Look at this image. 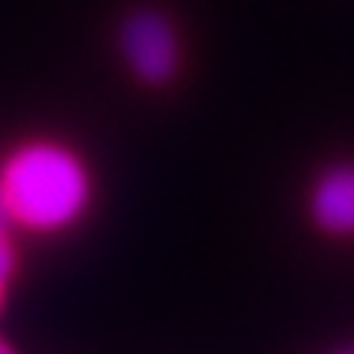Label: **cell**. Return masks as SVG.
<instances>
[{"mask_svg":"<svg viewBox=\"0 0 354 354\" xmlns=\"http://www.w3.org/2000/svg\"><path fill=\"white\" fill-rule=\"evenodd\" d=\"M18 269V251H15V242L9 236V227L0 225V286H6L12 281V274Z\"/></svg>","mask_w":354,"mask_h":354,"instance_id":"277c9868","label":"cell"},{"mask_svg":"<svg viewBox=\"0 0 354 354\" xmlns=\"http://www.w3.org/2000/svg\"><path fill=\"white\" fill-rule=\"evenodd\" d=\"M3 290H6V286H0V307H3Z\"/></svg>","mask_w":354,"mask_h":354,"instance_id":"52a82bcc","label":"cell"},{"mask_svg":"<svg viewBox=\"0 0 354 354\" xmlns=\"http://www.w3.org/2000/svg\"><path fill=\"white\" fill-rule=\"evenodd\" d=\"M118 50L130 74L145 86H165L180 68V39L157 9H136L118 30Z\"/></svg>","mask_w":354,"mask_h":354,"instance_id":"7a4b0ae2","label":"cell"},{"mask_svg":"<svg viewBox=\"0 0 354 354\" xmlns=\"http://www.w3.org/2000/svg\"><path fill=\"white\" fill-rule=\"evenodd\" d=\"M0 354H15V348L9 346V342H6L3 337H0Z\"/></svg>","mask_w":354,"mask_h":354,"instance_id":"8992f818","label":"cell"},{"mask_svg":"<svg viewBox=\"0 0 354 354\" xmlns=\"http://www.w3.org/2000/svg\"><path fill=\"white\" fill-rule=\"evenodd\" d=\"M310 218L328 236H354V162L319 174L310 189Z\"/></svg>","mask_w":354,"mask_h":354,"instance_id":"3957f363","label":"cell"},{"mask_svg":"<svg viewBox=\"0 0 354 354\" xmlns=\"http://www.w3.org/2000/svg\"><path fill=\"white\" fill-rule=\"evenodd\" d=\"M0 189L9 225L30 234H65L95 201L86 160L59 139H27L0 162Z\"/></svg>","mask_w":354,"mask_h":354,"instance_id":"6da1fadb","label":"cell"},{"mask_svg":"<svg viewBox=\"0 0 354 354\" xmlns=\"http://www.w3.org/2000/svg\"><path fill=\"white\" fill-rule=\"evenodd\" d=\"M0 225L9 227V213H6V198H3V189H0Z\"/></svg>","mask_w":354,"mask_h":354,"instance_id":"5b68a950","label":"cell"}]
</instances>
